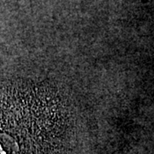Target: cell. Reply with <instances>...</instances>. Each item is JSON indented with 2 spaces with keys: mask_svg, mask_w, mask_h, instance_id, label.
<instances>
[{
  "mask_svg": "<svg viewBox=\"0 0 154 154\" xmlns=\"http://www.w3.org/2000/svg\"><path fill=\"white\" fill-rule=\"evenodd\" d=\"M0 154H18L16 140L5 134H0Z\"/></svg>",
  "mask_w": 154,
  "mask_h": 154,
  "instance_id": "1",
  "label": "cell"
}]
</instances>
